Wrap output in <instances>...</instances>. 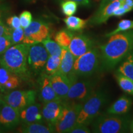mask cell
Here are the masks:
<instances>
[{
    "label": "cell",
    "mask_w": 133,
    "mask_h": 133,
    "mask_svg": "<svg viewBox=\"0 0 133 133\" xmlns=\"http://www.w3.org/2000/svg\"><path fill=\"white\" fill-rule=\"evenodd\" d=\"M124 2L133 9V0H124Z\"/></svg>",
    "instance_id": "cell-39"
},
{
    "label": "cell",
    "mask_w": 133,
    "mask_h": 133,
    "mask_svg": "<svg viewBox=\"0 0 133 133\" xmlns=\"http://www.w3.org/2000/svg\"><path fill=\"white\" fill-rule=\"evenodd\" d=\"M0 132H2V131H1V129H0Z\"/></svg>",
    "instance_id": "cell-42"
},
{
    "label": "cell",
    "mask_w": 133,
    "mask_h": 133,
    "mask_svg": "<svg viewBox=\"0 0 133 133\" xmlns=\"http://www.w3.org/2000/svg\"><path fill=\"white\" fill-rule=\"evenodd\" d=\"M123 1H113L105 6L104 7L98 8L97 12L89 20V23L91 25H94L105 23L109 18L113 16L115 10L121 6Z\"/></svg>",
    "instance_id": "cell-16"
},
{
    "label": "cell",
    "mask_w": 133,
    "mask_h": 133,
    "mask_svg": "<svg viewBox=\"0 0 133 133\" xmlns=\"http://www.w3.org/2000/svg\"><path fill=\"white\" fill-rule=\"evenodd\" d=\"M24 38V29L22 27H19L11 30V39L12 45L22 43Z\"/></svg>",
    "instance_id": "cell-31"
},
{
    "label": "cell",
    "mask_w": 133,
    "mask_h": 133,
    "mask_svg": "<svg viewBox=\"0 0 133 133\" xmlns=\"http://www.w3.org/2000/svg\"><path fill=\"white\" fill-rule=\"evenodd\" d=\"M31 45L26 43H19L11 46L0 59V64L17 75H24L28 71L27 59Z\"/></svg>",
    "instance_id": "cell-2"
},
{
    "label": "cell",
    "mask_w": 133,
    "mask_h": 133,
    "mask_svg": "<svg viewBox=\"0 0 133 133\" xmlns=\"http://www.w3.org/2000/svg\"><path fill=\"white\" fill-rule=\"evenodd\" d=\"M63 107V101L55 100L43 104L41 113L43 119L47 123L54 126L57 123Z\"/></svg>",
    "instance_id": "cell-13"
},
{
    "label": "cell",
    "mask_w": 133,
    "mask_h": 133,
    "mask_svg": "<svg viewBox=\"0 0 133 133\" xmlns=\"http://www.w3.org/2000/svg\"><path fill=\"white\" fill-rule=\"evenodd\" d=\"M38 84L39 88L37 94L38 99L43 104L50 101L61 99L53 89L49 75L43 73L38 79Z\"/></svg>",
    "instance_id": "cell-12"
},
{
    "label": "cell",
    "mask_w": 133,
    "mask_h": 133,
    "mask_svg": "<svg viewBox=\"0 0 133 133\" xmlns=\"http://www.w3.org/2000/svg\"><path fill=\"white\" fill-rule=\"evenodd\" d=\"M20 123V113L4 101L0 107V129L3 132L12 130Z\"/></svg>",
    "instance_id": "cell-11"
},
{
    "label": "cell",
    "mask_w": 133,
    "mask_h": 133,
    "mask_svg": "<svg viewBox=\"0 0 133 133\" xmlns=\"http://www.w3.org/2000/svg\"><path fill=\"white\" fill-rule=\"evenodd\" d=\"M132 29H133V21L129 19H124L119 22L115 29L106 34V36L110 37L116 33L130 30Z\"/></svg>",
    "instance_id": "cell-28"
},
{
    "label": "cell",
    "mask_w": 133,
    "mask_h": 133,
    "mask_svg": "<svg viewBox=\"0 0 133 133\" xmlns=\"http://www.w3.org/2000/svg\"><path fill=\"white\" fill-rule=\"evenodd\" d=\"M100 49L102 69H113L133 49V29L110 36Z\"/></svg>",
    "instance_id": "cell-1"
},
{
    "label": "cell",
    "mask_w": 133,
    "mask_h": 133,
    "mask_svg": "<svg viewBox=\"0 0 133 133\" xmlns=\"http://www.w3.org/2000/svg\"><path fill=\"white\" fill-rule=\"evenodd\" d=\"M21 132L24 133H51L55 132L54 126L43 122L32 123L29 124H22Z\"/></svg>",
    "instance_id": "cell-21"
},
{
    "label": "cell",
    "mask_w": 133,
    "mask_h": 133,
    "mask_svg": "<svg viewBox=\"0 0 133 133\" xmlns=\"http://www.w3.org/2000/svg\"><path fill=\"white\" fill-rule=\"evenodd\" d=\"M107 96L102 91L94 92L85 102L78 116L76 123L89 125L99 116L100 111L107 102Z\"/></svg>",
    "instance_id": "cell-4"
},
{
    "label": "cell",
    "mask_w": 133,
    "mask_h": 133,
    "mask_svg": "<svg viewBox=\"0 0 133 133\" xmlns=\"http://www.w3.org/2000/svg\"><path fill=\"white\" fill-rule=\"evenodd\" d=\"M41 43L45 47L49 56L61 57L62 53V47L57 42L47 38L43 40Z\"/></svg>",
    "instance_id": "cell-27"
},
{
    "label": "cell",
    "mask_w": 133,
    "mask_h": 133,
    "mask_svg": "<svg viewBox=\"0 0 133 133\" xmlns=\"http://www.w3.org/2000/svg\"><path fill=\"white\" fill-rule=\"evenodd\" d=\"M128 12H129V11H128V10L126 9L123 6L122 4H121V5L119 6V8H118L117 9H116L115 10V11H114V14H113L112 16L121 17V16H123V15H124Z\"/></svg>",
    "instance_id": "cell-35"
},
{
    "label": "cell",
    "mask_w": 133,
    "mask_h": 133,
    "mask_svg": "<svg viewBox=\"0 0 133 133\" xmlns=\"http://www.w3.org/2000/svg\"><path fill=\"white\" fill-rule=\"evenodd\" d=\"M83 104L63 101V107L61 114L54 125L55 132H69L76 123L78 116Z\"/></svg>",
    "instance_id": "cell-5"
},
{
    "label": "cell",
    "mask_w": 133,
    "mask_h": 133,
    "mask_svg": "<svg viewBox=\"0 0 133 133\" xmlns=\"http://www.w3.org/2000/svg\"><path fill=\"white\" fill-rule=\"evenodd\" d=\"M62 1H72L76 2L77 4L83 5V6H88L90 4L91 0H61Z\"/></svg>",
    "instance_id": "cell-37"
},
{
    "label": "cell",
    "mask_w": 133,
    "mask_h": 133,
    "mask_svg": "<svg viewBox=\"0 0 133 133\" xmlns=\"http://www.w3.org/2000/svg\"><path fill=\"white\" fill-rule=\"evenodd\" d=\"M77 8L78 4L75 1H64L61 3L62 12L66 16H71L75 14Z\"/></svg>",
    "instance_id": "cell-29"
},
{
    "label": "cell",
    "mask_w": 133,
    "mask_h": 133,
    "mask_svg": "<svg viewBox=\"0 0 133 133\" xmlns=\"http://www.w3.org/2000/svg\"><path fill=\"white\" fill-rule=\"evenodd\" d=\"M27 1H31V0H27Z\"/></svg>",
    "instance_id": "cell-43"
},
{
    "label": "cell",
    "mask_w": 133,
    "mask_h": 133,
    "mask_svg": "<svg viewBox=\"0 0 133 133\" xmlns=\"http://www.w3.org/2000/svg\"><path fill=\"white\" fill-rule=\"evenodd\" d=\"M129 129L131 132H133V119H132V121L130 122V123H129Z\"/></svg>",
    "instance_id": "cell-40"
},
{
    "label": "cell",
    "mask_w": 133,
    "mask_h": 133,
    "mask_svg": "<svg viewBox=\"0 0 133 133\" xmlns=\"http://www.w3.org/2000/svg\"><path fill=\"white\" fill-rule=\"evenodd\" d=\"M118 71L133 81V49L124 59V61L119 65Z\"/></svg>",
    "instance_id": "cell-22"
},
{
    "label": "cell",
    "mask_w": 133,
    "mask_h": 133,
    "mask_svg": "<svg viewBox=\"0 0 133 133\" xmlns=\"http://www.w3.org/2000/svg\"><path fill=\"white\" fill-rule=\"evenodd\" d=\"M41 104L35 102L20 112L21 123L22 124H29L32 123L43 122V119L41 113Z\"/></svg>",
    "instance_id": "cell-18"
},
{
    "label": "cell",
    "mask_w": 133,
    "mask_h": 133,
    "mask_svg": "<svg viewBox=\"0 0 133 133\" xmlns=\"http://www.w3.org/2000/svg\"><path fill=\"white\" fill-rule=\"evenodd\" d=\"M20 21L21 27L25 29L28 27L32 22V15L28 11H24L20 14Z\"/></svg>",
    "instance_id": "cell-32"
},
{
    "label": "cell",
    "mask_w": 133,
    "mask_h": 133,
    "mask_svg": "<svg viewBox=\"0 0 133 133\" xmlns=\"http://www.w3.org/2000/svg\"><path fill=\"white\" fill-rule=\"evenodd\" d=\"M49 31V26L47 23L40 20L33 21L28 27L24 29L22 43L30 45L40 43L48 38Z\"/></svg>",
    "instance_id": "cell-9"
},
{
    "label": "cell",
    "mask_w": 133,
    "mask_h": 133,
    "mask_svg": "<svg viewBox=\"0 0 133 133\" xmlns=\"http://www.w3.org/2000/svg\"><path fill=\"white\" fill-rule=\"evenodd\" d=\"M61 62V57L49 56L46 64L45 67H44L46 74L51 75L59 71Z\"/></svg>",
    "instance_id": "cell-26"
},
{
    "label": "cell",
    "mask_w": 133,
    "mask_h": 133,
    "mask_svg": "<svg viewBox=\"0 0 133 133\" xmlns=\"http://www.w3.org/2000/svg\"><path fill=\"white\" fill-rule=\"evenodd\" d=\"M115 1H123V0H102V1L100 3L99 8H102L103 7H104V6H106L107 4Z\"/></svg>",
    "instance_id": "cell-38"
},
{
    "label": "cell",
    "mask_w": 133,
    "mask_h": 133,
    "mask_svg": "<svg viewBox=\"0 0 133 133\" xmlns=\"http://www.w3.org/2000/svg\"><path fill=\"white\" fill-rule=\"evenodd\" d=\"M118 84L124 92L133 96V81L117 71L115 75Z\"/></svg>",
    "instance_id": "cell-24"
},
{
    "label": "cell",
    "mask_w": 133,
    "mask_h": 133,
    "mask_svg": "<svg viewBox=\"0 0 133 133\" xmlns=\"http://www.w3.org/2000/svg\"><path fill=\"white\" fill-rule=\"evenodd\" d=\"M76 58L71 54L69 48H62L61 65L59 71L69 78L73 82L78 79L73 74V69Z\"/></svg>",
    "instance_id": "cell-17"
},
{
    "label": "cell",
    "mask_w": 133,
    "mask_h": 133,
    "mask_svg": "<svg viewBox=\"0 0 133 133\" xmlns=\"http://www.w3.org/2000/svg\"><path fill=\"white\" fill-rule=\"evenodd\" d=\"M11 46H12L11 32L0 36V56L4 54Z\"/></svg>",
    "instance_id": "cell-30"
},
{
    "label": "cell",
    "mask_w": 133,
    "mask_h": 133,
    "mask_svg": "<svg viewBox=\"0 0 133 133\" xmlns=\"http://www.w3.org/2000/svg\"><path fill=\"white\" fill-rule=\"evenodd\" d=\"M99 63V51L96 48H93L85 54L76 58L73 74L77 78L90 76L97 70Z\"/></svg>",
    "instance_id": "cell-6"
},
{
    "label": "cell",
    "mask_w": 133,
    "mask_h": 133,
    "mask_svg": "<svg viewBox=\"0 0 133 133\" xmlns=\"http://www.w3.org/2000/svg\"><path fill=\"white\" fill-rule=\"evenodd\" d=\"M11 30H12V29H9L5 25L2 21V19H1V16H0V36L3 35L10 33L11 32Z\"/></svg>",
    "instance_id": "cell-36"
},
{
    "label": "cell",
    "mask_w": 133,
    "mask_h": 133,
    "mask_svg": "<svg viewBox=\"0 0 133 133\" xmlns=\"http://www.w3.org/2000/svg\"><path fill=\"white\" fill-rule=\"evenodd\" d=\"M69 133H89L90 129L87 125L80 123H76L74 127L69 131Z\"/></svg>",
    "instance_id": "cell-33"
},
{
    "label": "cell",
    "mask_w": 133,
    "mask_h": 133,
    "mask_svg": "<svg viewBox=\"0 0 133 133\" xmlns=\"http://www.w3.org/2000/svg\"><path fill=\"white\" fill-rule=\"evenodd\" d=\"M37 92L32 89L17 90L9 92L3 99L6 104L14 108L19 113L35 102Z\"/></svg>",
    "instance_id": "cell-7"
},
{
    "label": "cell",
    "mask_w": 133,
    "mask_h": 133,
    "mask_svg": "<svg viewBox=\"0 0 133 133\" xmlns=\"http://www.w3.org/2000/svg\"><path fill=\"white\" fill-rule=\"evenodd\" d=\"M94 48V41L84 35L74 36L71 39L69 49L75 58L85 54Z\"/></svg>",
    "instance_id": "cell-14"
},
{
    "label": "cell",
    "mask_w": 133,
    "mask_h": 133,
    "mask_svg": "<svg viewBox=\"0 0 133 133\" xmlns=\"http://www.w3.org/2000/svg\"><path fill=\"white\" fill-rule=\"evenodd\" d=\"M94 92V84L91 81H78L77 79L71 85L64 101L83 104Z\"/></svg>",
    "instance_id": "cell-8"
},
{
    "label": "cell",
    "mask_w": 133,
    "mask_h": 133,
    "mask_svg": "<svg viewBox=\"0 0 133 133\" xmlns=\"http://www.w3.org/2000/svg\"><path fill=\"white\" fill-rule=\"evenodd\" d=\"M132 105L131 98L121 96L107 109V113L111 115H123L129 112Z\"/></svg>",
    "instance_id": "cell-20"
},
{
    "label": "cell",
    "mask_w": 133,
    "mask_h": 133,
    "mask_svg": "<svg viewBox=\"0 0 133 133\" xmlns=\"http://www.w3.org/2000/svg\"><path fill=\"white\" fill-rule=\"evenodd\" d=\"M3 102H4V99H3V98L0 96V107H1Z\"/></svg>",
    "instance_id": "cell-41"
},
{
    "label": "cell",
    "mask_w": 133,
    "mask_h": 133,
    "mask_svg": "<svg viewBox=\"0 0 133 133\" xmlns=\"http://www.w3.org/2000/svg\"><path fill=\"white\" fill-rule=\"evenodd\" d=\"M129 123V118L126 116L104 114L98 116L93 121L92 132L96 133L126 132L128 130Z\"/></svg>",
    "instance_id": "cell-3"
},
{
    "label": "cell",
    "mask_w": 133,
    "mask_h": 133,
    "mask_svg": "<svg viewBox=\"0 0 133 133\" xmlns=\"http://www.w3.org/2000/svg\"><path fill=\"white\" fill-rule=\"evenodd\" d=\"M20 82L19 76L3 66L0 67V90L1 92L14 89L19 86Z\"/></svg>",
    "instance_id": "cell-19"
},
{
    "label": "cell",
    "mask_w": 133,
    "mask_h": 133,
    "mask_svg": "<svg viewBox=\"0 0 133 133\" xmlns=\"http://www.w3.org/2000/svg\"><path fill=\"white\" fill-rule=\"evenodd\" d=\"M68 30L71 31H79L86 27L88 21L83 20L76 16H67L64 19Z\"/></svg>",
    "instance_id": "cell-23"
},
{
    "label": "cell",
    "mask_w": 133,
    "mask_h": 133,
    "mask_svg": "<svg viewBox=\"0 0 133 133\" xmlns=\"http://www.w3.org/2000/svg\"><path fill=\"white\" fill-rule=\"evenodd\" d=\"M7 24L11 29H16L21 26L20 18L17 16H13L8 18Z\"/></svg>",
    "instance_id": "cell-34"
},
{
    "label": "cell",
    "mask_w": 133,
    "mask_h": 133,
    "mask_svg": "<svg viewBox=\"0 0 133 133\" xmlns=\"http://www.w3.org/2000/svg\"><path fill=\"white\" fill-rule=\"evenodd\" d=\"M49 54L42 43L33 44L28 54V65L33 71L38 72L45 67Z\"/></svg>",
    "instance_id": "cell-10"
},
{
    "label": "cell",
    "mask_w": 133,
    "mask_h": 133,
    "mask_svg": "<svg viewBox=\"0 0 133 133\" xmlns=\"http://www.w3.org/2000/svg\"><path fill=\"white\" fill-rule=\"evenodd\" d=\"M51 84L56 94L62 101L65 99L70 88L74 83L68 76L57 71L49 75Z\"/></svg>",
    "instance_id": "cell-15"
},
{
    "label": "cell",
    "mask_w": 133,
    "mask_h": 133,
    "mask_svg": "<svg viewBox=\"0 0 133 133\" xmlns=\"http://www.w3.org/2000/svg\"><path fill=\"white\" fill-rule=\"evenodd\" d=\"M74 36V33L68 30H62L56 34L55 36V41L62 48H69Z\"/></svg>",
    "instance_id": "cell-25"
}]
</instances>
